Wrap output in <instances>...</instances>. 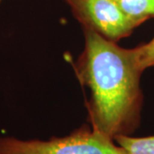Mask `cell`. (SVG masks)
<instances>
[{
	"label": "cell",
	"mask_w": 154,
	"mask_h": 154,
	"mask_svg": "<svg viewBox=\"0 0 154 154\" xmlns=\"http://www.w3.org/2000/svg\"><path fill=\"white\" fill-rule=\"evenodd\" d=\"M85 45L74 63L77 79L90 92L88 124L112 140L132 135L140 124L144 96L136 51L122 48L92 30L83 29Z\"/></svg>",
	"instance_id": "obj_1"
},
{
	"label": "cell",
	"mask_w": 154,
	"mask_h": 154,
	"mask_svg": "<svg viewBox=\"0 0 154 154\" xmlns=\"http://www.w3.org/2000/svg\"><path fill=\"white\" fill-rule=\"evenodd\" d=\"M134 49L140 66L144 71L148 68L154 67V37L149 42L138 45Z\"/></svg>",
	"instance_id": "obj_6"
},
{
	"label": "cell",
	"mask_w": 154,
	"mask_h": 154,
	"mask_svg": "<svg viewBox=\"0 0 154 154\" xmlns=\"http://www.w3.org/2000/svg\"><path fill=\"white\" fill-rule=\"evenodd\" d=\"M114 140L127 154H154V135L146 137L121 135Z\"/></svg>",
	"instance_id": "obj_5"
},
{
	"label": "cell",
	"mask_w": 154,
	"mask_h": 154,
	"mask_svg": "<svg viewBox=\"0 0 154 154\" xmlns=\"http://www.w3.org/2000/svg\"><path fill=\"white\" fill-rule=\"evenodd\" d=\"M1 1H2V0H0V3H1Z\"/></svg>",
	"instance_id": "obj_7"
},
{
	"label": "cell",
	"mask_w": 154,
	"mask_h": 154,
	"mask_svg": "<svg viewBox=\"0 0 154 154\" xmlns=\"http://www.w3.org/2000/svg\"><path fill=\"white\" fill-rule=\"evenodd\" d=\"M0 154H127L114 140L84 124L63 137L47 140L0 138Z\"/></svg>",
	"instance_id": "obj_2"
},
{
	"label": "cell",
	"mask_w": 154,
	"mask_h": 154,
	"mask_svg": "<svg viewBox=\"0 0 154 154\" xmlns=\"http://www.w3.org/2000/svg\"><path fill=\"white\" fill-rule=\"evenodd\" d=\"M122 13L136 27L154 18V0H114Z\"/></svg>",
	"instance_id": "obj_4"
},
{
	"label": "cell",
	"mask_w": 154,
	"mask_h": 154,
	"mask_svg": "<svg viewBox=\"0 0 154 154\" xmlns=\"http://www.w3.org/2000/svg\"><path fill=\"white\" fill-rule=\"evenodd\" d=\"M82 29L92 30L117 42L137 28L122 13L114 0H65Z\"/></svg>",
	"instance_id": "obj_3"
}]
</instances>
